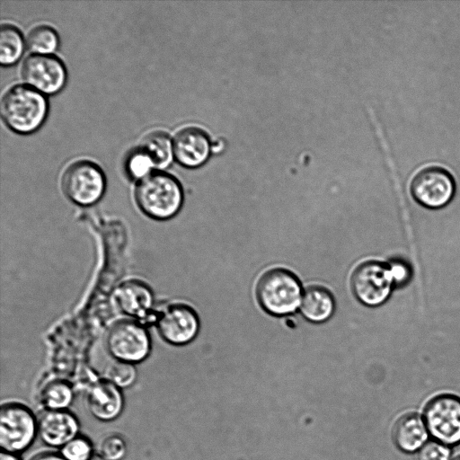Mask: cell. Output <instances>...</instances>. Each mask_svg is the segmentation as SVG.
<instances>
[{"label":"cell","mask_w":460,"mask_h":460,"mask_svg":"<svg viewBox=\"0 0 460 460\" xmlns=\"http://www.w3.org/2000/svg\"><path fill=\"white\" fill-rule=\"evenodd\" d=\"M138 208L155 220H168L181 210L183 191L171 174L155 172L139 180L135 190Z\"/></svg>","instance_id":"6da1fadb"},{"label":"cell","mask_w":460,"mask_h":460,"mask_svg":"<svg viewBox=\"0 0 460 460\" xmlns=\"http://www.w3.org/2000/svg\"><path fill=\"white\" fill-rule=\"evenodd\" d=\"M47 113L45 96L29 85H13L2 97V119L16 133L34 132L43 124Z\"/></svg>","instance_id":"7a4b0ae2"},{"label":"cell","mask_w":460,"mask_h":460,"mask_svg":"<svg viewBox=\"0 0 460 460\" xmlns=\"http://www.w3.org/2000/svg\"><path fill=\"white\" fill-rule=\"evenodd\" d=\"M303 293L298 278L291 271L280 268L265 272L256 287L260 305L275 316L295 313L300 306Z\"/></svg>","instance_id":"3957f363"},{"label":"cell","mask_w":460,"mask_h":460,"mask_svg":"<svg viewBox=\"0 0 460 460\" xmlns=\"http://www.w3.org/2000/svg\"><path fill=\"white\" fill-rule=\"evenodd\" d=\"M38 437V417L17 400L3 402L0 407V447L3 452L19 455Z\"/></svg>","instance_id":"277c9868"},{"label":"cell","mask_w":460,"mask_h":460,"mask_svg":"<svg viewBox=\"0 0 460 460\" xmlns=\"http://www.w3.org/2000/svg\"><path fill=\"white\" fill-rule=\"evenodd\" d=\"M105 347L115 360L135 365L150 354L151 339L139 321L123 319L112 323L107 331Z\"/></svg>","instance_id":"5b68a950"},{"label":"cell","mask_w":460,"mask_h":460,"mask_svg":"<svg viewBox=\"0 0 460 460\" xmlns=\"http://www.w3.org/2000/svg\"><path fill=\"white\" fill-rule=\"evenodd\" d=\"M422 417L432 439L448 447L460 443V397L443 393L425 404Z\"/></svg>","instance_id":"8992f818"},{"label":"cell","mask_w":460,"mask_h":460,"mask_svg":"<svg viewBox=\"0 0 460 460\" xmlns=\"http://www.w3.org/2000/svg\"><path fill=\"white\" fill-rule=\"evenodd\" d=\"M456 184L452 173L440 165H427L412 176L410 192L420 206L429 209L446 207L456 194Z\"/></svg>","instance_id":"52a82bcc"},{"label":"cell","mask_w":460,"mask_h":460,"mask_svg":"<svg viewBox=\"0 0 460 460\" xmlns=\"http://www.w3.org/2000/svg\"><path fill=\"white\" fill-rule=\"evenodd\" d=\"M65 195L79 206H91L98 202L106 188L105 176L93 162L80 160L71 164L61 178Z\"/></svg>","instance_id":"ba28073f"},{"label":"cell","mask_w":460,"mask_h":460,"mask_svg":"<svg viewBox=\"0 0 460 460\" xmlns=\"http://www.w3.org/2000/svg\"><path fill=\"white\" fill-rule=\"evenodd\" d=\"M394 287L388 264L368 261L358 265L351 277L357 299L367 306H378L390 296Z\"/></svg>","instance_id":"9c48e42d"},{"label":"cell","mask_w":460,"mask_h":460,"mask_svg":"<svg viewBox=\"0 0 460 460\" xmlns=\"http://www.w3.org/2000/svg\"><path fill=\"white\" fill-rule=\"evenodd\" d=\"M155 326L164 341L174 346H183L196 338L199 330V320L190 306L175 303L157 314Z\"/></svg>","instance_id":"30bf717a"},{"label":"cell","mask_w":460,"mask_h":460,"mask_svg":"<svg viewBox=\"0 0 460 460\" xmlns=\"http://www.w3.org/2000/svg\"><path fill=\"white\" fill-rule=\"evenodd\" d=\"M23 81L45 94L58 93L66 82V71L62 61L51 55L32 54L22 67Z\"/></svg>","instance_id":"8fae6325"},{"label":"cell","mask_w":460,"mask_h":460,"mask_svg":"<svg viewBox=\"0 0 460 460\" xmlns=\"http://www.w3.org/2000/svg\"><path fill=\"white\" fill-rule=\"evenodd\" d=\"M79 434V420L69 410H44L38 416V438L50 448L60 449Z\"/></svg>","instance_id":"7c38bea8"},{"label":"cell","mask_w":460,"mask_h":460,"mask_svg":"<svg viewBox=\"0 0 460 460\" xmlns=\"http://www.w3.org/2000/svg\"><path fill=\"white\" fill-rule=\"evenodd\" d=\"M85 401L91 415L102 422L118 419L125 404L122 390L108 379L91 383L86 388Z\"/></svg>","instance_id":"4fadbf2b"},{"label":"cell","mask_w":460,"mask_h":460,"mask_svg":"<svg viewBox=\"0 0 460 460\" xmlns=\"http://www.w3.org/2000/svg\"><path fill=\"white\" fill-rule=\"evenodd\" d=\"M118 309L125 315L143 321L152 314L155 298L151 288L139 279H127L114 291Z\"/></svg>","instance_id":"5bb4252c"},{"label":"cell","mask_w":460,"mask_h":460,"mask_svg":"<svg viewBox=\"0 0 460 460\" xmlns=\"http://www.w3.org/2000/svg\"><path fill=\"white\" fill-rule=\"evenodd\" d=\"M172 150L178 163L193 168L207 161L211 151V144L203 129L187 127L179 130L173 137Z\"/></svg>","instance_id":"9a60e30c"},{"label":"cell","mask_w":460,"mask_h":460,"mask_svg":"<svg viewBox=\"0 0 460 460\" xmlns=\"http://www.w3.org/2000/svg\"><path fill=\"white\" fill-rule=\"evenodd\" d=\"M429 437L422 415L415 411L401 415L392 429L394 445L404 453L418 452L429 441Z\"/></svg>","instance_id":"2e32d148"},{"label":"cell","mask_w":460,"mask_h":460,"mask_svg":"<svg viewBox=\"0 0 460 460\" xmlns=\"http://www.w3.org/2000/svg\"><path fill=\"white\" fill-rule=\"evenodd\" d=\"M335 309L332 293L320 286L308 287L303 293L300 311L311 323H321L331 318Z\"/></svg>","instance_id":"e0dca14e"},{"label":"cell","mask_w":460,"mask_h":460,"mask_svg":"<svg viewBox=\"0 0 460 460\" xmlns=\"http://www.w3.org/2000/svg\"><path fill=\"white\" fill-rule=\"evenodd\" d=\"M138 148L151 159L155 168L167 167L173 157L172 142L163 131H153L146 135Z\"/></svg>","instance_id":"ac0fdd59"},{"label":"cell","mask_w":460,"mask_h":460,"mask_svg":"<svg viewBox=\"0 0 460 460\" xmlns=\"http://www.w3.org/2000/svg\"><path fill=\"white\" fill-rule=\"evenodd\" d=\"M74 398L75 391L72 385L60 378L47 382L40 393V403L44 410H68Z\"/></svg>","instance_id":"d6986e66"},{"label":"cell","mask_w":460,"mask_h":460,"mask_svg":"<svg viewBox=\"0 0 460 460\" xmlns=\"http://www.w3.org/2000/svg\"><path fill=\"white\" fill-rule=\"evenodd\" d=\"M24 41L20 31L11 25L3 24L0 28V62L3 66H11L22 57Z\"/></svg>","instance_id":"ffe728a7"},{"label":"cell","mask_w":460,"mask_h":460,"mask_svg":"<svg viewBox=\"0 0 460 460\" xmlns=\"http://www.w3.org/2000/svg\"><path fill=\"white\" fill-rule=\"evenodd\" d=\"M28 49L38 55H49L58 48V35L50 26L40 25L28 33Z\"/></svg>","instance_id":"44dd1931"},{"label":"cell","mask_w":460,"mask_h":460,"mask_svg":"<svg viewBox=\"0 0 460 460\" xmlns=\"http://www.w3.org/2000/svg\"><path fill=\"white\" fill-rule=\"evenodd\" d=\"M106 376V379L122 390L135 383L137 370L134 364L115 360L109 366Z\"/></svg>","instance_id":"7402d4cb"},{"label":"cell","mask_w":460,"mask_h":460,"mask_svg":"<svg viewBox=\"0 0 460 460\" xmlns=\"http://www.w3.org/2000/svg\"><path fill=\"white\" fill-rule=\"evenodd\" d=\"M105 460H123L128 454L125 438L119 433L106 435L99 446V453Z\"/></svg>","instance_id":"603a6c76"},{"label":"cell","mask_w":460,"mask_h":460,"mask_svg":"<svg viewBox=\"0 0 460 460\" xmlns=\"http://www.w3.org/2000/svg\"><path fill=\"white\" fill-rule=\"evenodd\" d=\"M59 452L66 460H89L94 455L93 442L81 434L67 442Z\"/></svg>","instance_id":"cb8c5ba5"},{"label":"cell","mask_w":460,"mask_h":460,"mask_svg":"<svg viewBox=\"0 0 460 460\" xmlns=\"http://www.w3.org/2000/svg\"><path fill=\"white\" fill-rule=\"evenodd\" d=\"M154 167L151 159L139 148L133 151L126 162L128 175L138 181L150 174Z\"/></svg>","instance_id":"d4e9b609"},{"label":"cell","mask_w":460,"mask_h":460,"mask_svg":"<svg viewBox=\"0 0 460 460\" xmlns=\"http://www.w3.org/2000/svg\"><path fill=\"white\" fill-rule=\"evenodd\" d=\"M419 460H452L450 447L437 440H429L419 451Z\"/></svg>","instance_id":"484cf974"},{"label":"cell","mask_w":460,"mask_h":460,"mask_svg":"<svg viewBox=\"0 0 460 460\" xmlns=\"http://www.w3.org/2000/svg\"><path fill=\"white\" fill-rule=\"evenodd\" d=\"M394 286L405 285L411 279V271L410 266L401 260H394L388 263Z\"/></svg>","instance_id":"4316f807"},{"label":"cell","mask_w":460,"mask_h":460,"mask_svg":"<svg viewBox=\"0 0 460 460\" xmlns=\"http://www.w3.org/2000/svg\"><path fill=\"white\" fill-rule=\"evenodd\" d=\"M28 460H66L61 453L57 450H42L35 453Z\"/></svg>","instance_id":"83f0119b"},{"label":"cell","mask_w":460,"mask_h":460,"mask_svg":"<svg viewBox=\"0 0 460 460\" xmlns=\"http://www.w3.org/2000/svg\"><path fill=\"white\" fill-rule=\"evenodd\" d=\"M0 460H20V458L18 455L2 451L0 454Z\"/></svg>","instance_id":"f1b7e54d"},{"label":"cell","mask_w":460,"mask_h":460,"mask_svg":"<svg viewBox=\"0 0 460 460\" xmlns=\"http://www.w3.org/2000/svg\"><path fill=\"white\" fill-rule=\"evenodd\" d=\"M89 460H105L99 454H94Z\"/></svg>","instance_id":"f546056e"},{"label":"cell","mask_w":460,"mask_h":460,"mask_svg":"<svg viewBox=\"0 0 460 460\" xmlns=\"http://www.w3.org/2000/svg\"><path fill=\"white\" fill-rule=\"evenodd\" d=\"M452 460H460V455L456 456L455 458H453Z\"/></svg>","instance_id":"4dcf8cb0"}]
</instances>
